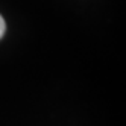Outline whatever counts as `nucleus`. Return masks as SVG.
I'll list each match as a JSON object with an SVG mask.
<instances>
[{
  "label": "nucleus",
  "mask_w": 126,
  "mask_h": 126,
  "mask_svg": "<svg viewBox=\"0 0 126 126\" xmlns=\"http://www.w3.org/2000/svg\"><path fill=\"white\" fill-rule=\"evenodd\" d=\"M5 31H6V24H5V20L2 18V15H0V38L3 37Z\"/></svg>",
  "instance_id": "1"
}]
</instances>
